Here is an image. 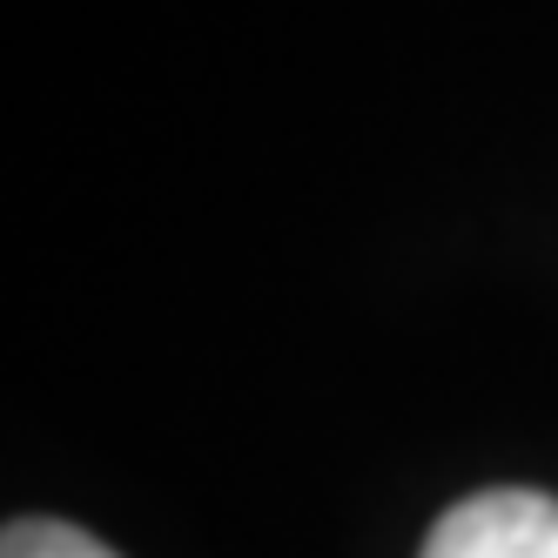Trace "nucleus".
I'll return each mask as SVG.
<instances>
[{"mask_svg":"<svg viewBox=\"0 0 558 558\" xmlns=\"http://www.w3.org/2000/svg\"><path fill=\"white\" fill-rule=\"evenodd\" d=\"M417 558H558V498L525 485L471 492L430 525Z\"/></svg>","mask_w":558,"mask_h":558,"instance_id":"nucleus-1","label":"nucleus"},{"mask_svg":"<svg viewBox=\"0 0 558 558\" xmlns=\"http://www.w3.org/2000/svg\"><path fill=\"white\" fill-rule=\"evenodd\" d=\"M0 558H122V551H108L95 532L61 525V518H14L0 538Z\"/></svg>","mask_w":558,"mask_h":558,"instance_id":"nucleus-2","label":"nucleus"}]
</instances>
